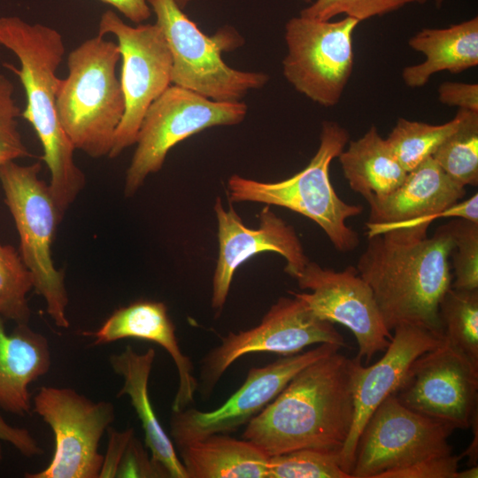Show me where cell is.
<instances>
[{
  "label": "cell",
  "mask_w": 478,
  "mask_h": 478,
  "mask_svg": "<svg viewBox=\"0 0 478 478\" xmlns=\"http://www.w3.org/2000/svg\"><path fill=\"white\" fill-rule=\"evenodd\" d=\"M321 343L342 347L344 339L334 323L317 317L301 299L281 297L259 324L247 330L230 332L204 356L197 389L203 398L209 397L227 369L244 355L272 352L290 356L307 346Z\"/></svg>",
  "instance_id": "obj_11"
},
{
  "label": "cell",
  "mask_w": 478,
  "mask_h": 478,
  "mask_svg": "<svg viewBox=\"0 0 478 478\" xmlns=\"http://www.w3.org/2000/svg\"><path fill=\"white\" fill-rule=\"evenodd\" d=\"M436 6L439 8L444 0H435Z\"/></svg>",
  "instance_id": "obj_44"
},
{
  "label": "cell",
  "mask_w": 478,
  "mask_h": 478,
  "mask_svg": "<svg viewBox=\"0 0 478 478\" xmlns=\"http://www.w3.org/2000/svg\"><path fill=\"white\" fill-rule=\"evenodd\" d=\"M34 288L31 272L11 245L0 244V316L27 324L30 309L27 295Z\"/></svg>",
  "instance_id": "obj_29"
},
{
  "label": "cell",
  "mask_w": 478,
  "mask_h": 478,
  "mask_svg": "<svg viewBox=\"0 0 478 478\" xmlns=\"http://www.w3.org/2000/svg\"><path fill=\"white\" fill-rule=\"evenodd\" d=\"M267 478H351L338 452L305 448L269 456Z\"/></svg>",
  "instance_id": "obj_30"
},
{
  "label": "cell",
  "mask_w": 478,
  "mask_h": 478,
  "mask_svg": "<svg viewBox=\"0 0 478 478\" xmlns=\"http://www.w3.org/2000/svg\"><path fill=\"white\" fill-rule=\"evenodd\" d=\"M351 189L367 197H383L405 181L407 173L375 126L337 157Z\"/></svg>",
  "instance_id": "obj_25"
},
{
  "label": "cell",
  "mask_w": 478,
  "mask_h": 478,
  "mask_svg": "<svg viewBox=\"0 0 478 478\" xmlns=\"http://www.w3.org/2000/svg\"><path fill=\"white\" fill-rule=\"evenodd\" d=\"M443 339L478 365V289L451 286L438 306Z\"/></svg>",
  "instance_id": "obj_26"
},
{
  "label": "cell",
  "mask_w": 478,
  "mask_h": 478,
  "mask_svg": "<svg viewBox=\"0 0 478 478\" xmlns=\"http://www.w3.org/2000/svg\"><path fill=\"white\" fill-rule=\"evenodd\" d=\"M338 351L299 371L246 424L243 438L267 456L305 448L340 453L353 420L355 358Z\"/></svg>",
  "instance_id": "obj_1"
},
{
  "label": "cell",
  "mask_w": 478,
  "mask_h": 478,
  "mask_svg": "<svg viewBox=\"0 0 478 478\" xmlns=\"http://www.w3.org/2000/svg\"><path fill=\"white\" fill-rule=\"evenodd\" d=\"M299 1H303L305 3H310L311 2V0H299Z\"/></svg>",
  "instance_id": "obj_45"
},
{
  "label": "cell",
  "mask_w": 478,
  "mask_h": 478,
  "mask_svg": "<svg viewBox=\"0 0 478 478\" xmlns=\"http://www.w3.org/2000/svg\"><path fill=\"white\" fill-rule=\"evenodd\" d=\"M318 344L303 353L285 356L262 367H252L242 386L220 407L209 412L187 409L173 412L171 436L177 447L214 434H227L247 424L270 404L289 382L309 364L340 350Z\"/></svg>",
  "instance_id": "obj_15"
},
{
  "label": "cell",
  "mask_w": 478,
  "mask_h": 478,
  "mask_svg": "<svg viewBox=\"0 0 478 478\" xmlns=\"http://www.w3.org/2000/svg\"><path fill=\"white\" fill-rule=\"evenodd\" d=\"M457 129L437 148L432 158L456 182L466 187L478 182V112L459 109Z\"/></svg>",
  "instance_id": "obj_27"
},
{
  "label": "cell",
  "mask_w": 478,
  "mask_h": 478,
  "mask_svg": "<svg viewBox=\"0 0 478 478\" xmlns=\"http://www.w3.org/2000/svg\"><path fill=\"white\" fill-rule=\"evenodd\" d=\"M177 448L188 478H267L269 456L243 438L214 434Z\"/></svg>",
  "instance_id": "obj_24"
},
{
  "label": "cell",
  "mask_w": 478,
  "mask_h": 478,
  "mask_svg": "<svg viewBox=\"0 0 478 478\" xmlns=\"http://www.w3.org/2000/svg\"><path fill=\"white\" fill-rule=\"evenodd\" d=\"M0 45L19 59L20 68L4 64L19 78L27 105L21 117L34 127L50 173V190L64 214L85 185V176L74 160V148L57 115L56 101L61 79L57 70L65 55L62 35L49 26L30 24L17 16L0 18Z\"/></svg>",
  "instance_id": "obj_3"
},
{
  "label": "cell",
  "mask_w": 478,
  "mask_h": 478,
  "mask_svg": "<svg viewBox=\"0 0 478 478\" xmlns=\"http://www.w3.org/2000/svg\"><path fill=\"white\" fill-rule=\"evenodd\" d=\"M359 21L318 20L299 15L285 25L286 80L299 93L325 107L337 104L353 69L352 35Z\"/></svg>",
  "instance_id": "obj_9"
},
{
  "label": "cell",
  "mask_w": 478,
  "mask_h": 478,
  "mask_svg": "<svg viewBox=\"0 0 478 478\" xmlns=\"http://www.w3.org/2000/svg\"><path fill=\"white\" fill-rule=\"evenodd\" d=\"M155 356L156 351L152 348L138 353L129 345L120 353L111 356L112 370L123 379L117 397H129L141 422L145 446L151 453L153 463L166 477L188 478L173 443L163 429L150 403L148 385Z\"/></svg>",
  "instance_id": "obj_21"
},
{
  "label": "cell",
  "mask_w": 478,
  "mask_h": 478,
  "mask_svg": "<svg viewBox=\"0 0 478 478\" xmlns=\"http://www.w3.org/2000/svg\"><path fill=\"white\" fill-rule=\"evenodd\" d=\"M94 344H104L123 338L156 343L171 356L179 376V385L172 409L179 412L193 403L198 389L191 359L181 350L167 308L162 302L141 300L117 309L95 332Z\"/></svg>",
  "instance_id": "obj_19"
},
{
  "label": "cell",
  "mask_w": 478,
  "mask_h": 478,
  "mask_svg": "<svg viewBox=\"0 0 478 478\" xmlns=\"http://www.w3.org/2000/svg\"><path fill=\"white\" fill-rule=\"evenodd\" d=\"M478 466H469L468 468L462 471H457L454 478H477Z\"/></svg>",
  "instance_id": "obj_42"
},
{
  "label": "cell",
  "mask_w": 478,
  "mask_h": 478,
  "mask_svg": "<svg viewBox=\"0 0 478 478\" xmlns=\"http://www.w3.org/2000/svg\"><path fill=\"white\" fill-rule=\"evenodd\" d=\"M247 105L223 102L170 85L148 108L136 136V148L127 170L124 192L133 196L146 178L158 172L168 151L178 143L206 128L241 123Z\"/></svg>",
  "instance_id": "obj_8"
},
{
  "label": "cell",
  "mask_w": 478,
  "mask_h": 478,
  "mask_svg": "<svg viewBox=\"0 0 478 478\" xmlns=\"http://www.w3.org/2000/svg\"><path fill=\"white\" fill-rule=\"evenodd\" d=\"M439 101L449 106L478 112V84L444 81L438 87Z\"/></svg>",
  "instance_id": "obj_37"
},
{
  "label": "cell",
  "mask_w": 478,
  "mask_h": 478,
  "mask_svg": "<svg viewBox=\"0 0 478 478\" xmlns=\"http://www.w3.org/2000/svg\"><path fill=\"white\" fill-rule=\"evenodd\" d=\"M108 431V445L99 477H116L117 469L120 459L127 449L130 439L134 436V428L124 431H116L113 428Z\"/></svg>",
  "instance_id": "obj_38"
},
{
  "label": "cell",
  "mask_w": 478,
  "mask_h": 478,
  "mask_svg": "<svg viewBox=\"0 0 478 478\" xmlns=\"http://www.w3.org/2000/svg\"><path fill=\"white\" fill-rule=\"evenodd\" d=\"M120 60L118 43L97 35L69 52L68 74L59 84L58 121L74 150L94 158L109 155L125 112Z\"/></svg>",
  "instance_id": "obj_4"
},
{
  "label": "cell",
  "mask_w": 478,
  "mask_h": 478,
  "mask_svg": "<svg viewBox=\"0 0 478 478\" xmlns=\"http://www.w3.org/2000/svg\"><path fill=\"white\" fill-rule=\"evenodd\" d=\"M162 30L172 60V83L215 101H240L250 90L268 81L265 73L241 71L221 58L241 44L240 35L229 27L214 35L203 33L175 0H147Z\"/></svg>",
  "instance_id": "obj_6"
},
{
  "label": "cell",
  "mask_w": 478,
  "mask_h": 478,
  "mask_svg": "<svg viewBox=\"0 0 478 478\" xmlns=\"http://www.w3.org/2000/svg\"><path fill=\"white\" fill-rule=\"evenodd\" d=\"M463 454L429 457L412 464L385 472L379 478H454Z\"/></svg>",
  "instance_id": "obj_35"
},
{
  "label": "cell",
  "mask_w": 478,
  "mask_h": 478,
  "mask_svg": "<svg viewBox=\"0 0 478 478\" xmlns=\"http://www.w3.org/2000/svg\"><path fill=\"white\" fill-rule=\"evenodd\" d=\"M113 6L127 19L135 24H141L151 15V9L147 0H100Z\"/></svg>",
  "instance_id": "obj_40"
},
{
  "label": "cell",
  "mask_w": 478,
  "mask_h": 478,
  "mask_svg": "<svg viewBox=\"0 0 478 478\" xmlns=\"http://www.w3.org/2000/svg\"><path fill=\"white\" fill-rule=\"evenodd\" d=\"M349 138L348 131L338 123L323 122L319 148L302 171L275 182L233 174L227 181L230 201L277 205L300 213L319 225L337 251H353L359 239L346 221L360 214L363 208L343 201L329 179V166L343 150Z\"/></svg>",
  "instance_id": "obj_5"
},
{
  "label": "cell",
  "mask_w": 478,
  "mask_h": 478,
  "mask_svg": "<svg viewBox=\"0 0 478 478\" xmlns=\"http://www.w3.org/2000/svg\"><path fill=\"white\" fill-rule=\"evenodd\" d=\"M295 279L300 289L310 292L289 293L317 317L348 328L358 342V358L367 363L387 349L392 334L383 322L372 289L356 267L348 266L337 272L309 260Z\"/></svg>",
  "instance_id": "obj_16"
},
{
  "label": "cell",
  "mask_w": 478,
  "mask_h": 478,
  "mask_svg": "<svg viewBox=\"0 0 478 478\" xmlns=\"http://www.w3.org/2000/svg\"><path fill=\"white\" fill-rule=\"evenodd\" d=\"M34 412L50 427L55 450L48 466L27 478H98L99 441L114 420L112 403L93 402L68 388L42 387Z\"/></svg>",
  "instance_id": "obj_12"
},
{
  "label": "cell",
  "mask_w": 478,
  "mask_h": 478,
  "mask_svg": "<svg viewBox=\"0 0 478 478\" xmlns=\"http://www.w3.org/2000/svg\"><path fill=\"white\" fill-rule=\"evenodd\" d=\"M112 35L120 51V85L125 112L116 130L109 158L134 145L150 105L171 85L173 60L160 27L155 24H126L113 11L104 12L98 35Z\"/></svg>",
  "instance_id": "obj_10"
},
{
  "label": "cell",
  "mask_w": 478,
  "mask_h": 478,
  "mask_svg": "<svg viewBox=\"0 0 478 478\" xmlns=\"http://www.w3.org/2000/svg\"><path fill=\"white\" fill-rule=\"evenodd\" d=\"M13 92L12 82L0 73V165L30 156L18 128L21 111Z\"/></svg>",
  "instance_id": "obj_33"
},
{
  "label": "cell",
  "mask_w": 478,
  "mask_h": 478,
  "mask_svg": "<svg viewBox=\"0 0 478 478\" xmlns=\"http://www.w3.org/2000/svg\"><path fill=\"white\" fill-rule=\"evenodd\" d=\"M443 217L461 218L474 222H478V194L475 193L470 198L456 203L444 211L419 217L406 221L388 223V224H370L366 223L367 237L383 234L394 230H405L427 235L429 224L436 219Z\"/></svg>",
  "instance_id": "obj_34"
},
{
  "label": "cell",
  "mask_w": 478,
  "mask_h": 478,
  "mask_svg": "<svg viewBox=\"0 0 478 478\" xmlns=\"http://www.w3.org/2000/svg\"><path fill=\"white\" fill-rule=\"evenodd\" d=\"M460 112L450 121L432 125L399 118L386 138L393 154L406 172L432 157L460 122Z\"/></svg>",
  "instance_id": "obj_28"
},
{
  "label": "cell",
  "mask_w": 478,
  "mask_h": 478,
  "mask_svg": "<svg viewBox=\"0 0 478 478\" xmlns=\"http://www.w3.org/2000/svg\"><path fill=\"white\" fill-rule=\"evenodd\" d=\"M428 0H315L300 12V15L318 20H330L345 15L363 21L382 16L412 4H424Z\"/></svg>",
  "instance_id": "obj_32"
},
{
  "label": "cell",
  "mask_w": 478,
  "mask_h": 478,
  "mask_svg": "<svg viewBox=\"0 0 478 478\" xmlns=\"http://www.w3.org/2000/svg\"><path fill=\"white\" fill-rule=\"evenodd\" d=\"M465 194V187L429 157L408 172L403 183L391 193L365 198L370 207L366 223H396L436 214L458 203Z\"/></svg>",
  "instance_id": "obj_20"
},
{
  "label": "cell",
  "mask_w": 478,
  "mask_h": 478,
  "mask_svg": "<svg viewBox=\"0 0 478 478\" xmlns=\"http://www.w3.org/2000/svg\"><path fill=\"white\" fill-rule=\"evenodd\" d=\"M219 256L212 280V307L222 310L237 267L254 255L272 251L286 260L285 272L296 278L309 262L294 228L266 205L258 228L246 227L234 207L226 210L220 197L214 204Z\"/></svg>",
  "instance_id": "obj_17"
},
{
  "label": "cell",
  "mask_w": 478,
  "mask_h": 478,
  "mask_svg": "<svg viewBox=\"0 0 478 478\" xmlns=\"http://www.w3.org/2000/svg\"><path fill=\"white\" fill-rule=\"evenodd\" d=\"M116 477H166L149 459L141 442L133 436L119 464Z\"/></svg>",
  "instance_id": "obj_36"
},
{
  "label": "cell",
  "mask_w": 478,
  "mask_h": 478,
  "mask_svg": "<svg viewBox=\"0 0 478 478\" xmlns=\"http://www.w3.org/2000/svg\"><path fill=\"white\" fill-rule=\"evenodd\" d=\"M41 168L40 162L21 166L9 161L0 165V183L19 235V254L32 274L34 289L43 297L55 324L67 328L68 296L64 274L56 269L51 257V245L63 214L49 185L38 177Z\"/></svg>",
  "instance_id": "obj_7"
},
{
  "label": "cell",
  "mask_w": 478,
  "mask_h": 478,
  "mask_svg": "<svg viewBox=\"0 0 478 478\" xmlns=\"http://www.w3.org/2000/svg\"><path fill=\"white\" fill-rule=\"evenodd\" d=\"M408 43L426 59L405 67L402 78L408 87H422L438 72L458 73L478 65V18L445 28H423Z\"/></svg>",
  "instance_id": "obj_23"
},
{
  "label": "cell",
  "mask_w": 478,
  "mask_h": 478,
  "mask_svg": "<svg viewBox=\"0 0 478 478\" xmlns=\"http://www.w3.org/2000/svg\"><path fill=\"white\" fill-rule=\"evenodd\" d=\"M0 441L12 444L21 454L27 457L41 455L42 450L30 435L28 430L10 425L0 412ZM3 459L0 443V464Z\"/></svg>",
  "instance_id": "obj_39"
},
{
  "label": "cell",
  "mask_w": 478,
  "mask_h": 478,
  "mask_svg": "<svg viewBox=\"0 0 478 478\" xmlns=\"http://www.w3.org/2000/svg\"><path fill=\"white\" fill-rule=\"evenodd\" d=\"M477 412L474 413V416L473 418V421H472V424H471V427H473V429H474V438H473V441L471 442L469 447H467V449L462 453L463 456H467L468 458V462H467V465L468 466H477V457H478V440H477V436H478V419H477Z\"/></svg>",
  "instance_id": "obj_41"
},
{
  "label": "cell",
  "mask_w": 478,
  "mask_h": 478,
  "mask_svg": "<svg viewBox=\"0 0 478 478\" xmlns=\"http://www.w3.org/2000/svg\"><path fill=\"white\" fill-rule=\"evenodd\" d=\"M393 331L383 356L374 364L364 366L361 358H355L353 420L339 453L341 466L350 475L358 436L371 414L385 398L397 391L412 362L443 341L439 335L415 325H399Z\"/></svg>",
  "instance_id": "obj_18"
},
{
  "label": "cell",
  "mask_w": 478,
  "mask_h": 478,
  "mask_svg": "<svg viewBox=\"0 0 478 478\" xmlns=\"http://www.w3.org/2000/svg\"><path fill=\"white\" fill-rule=\"evenodd\" d=\"M454 430L390 395L374 411L358 436L351 478H379L418 460L451 453L448 438Z\"/></svg>",
  "instance_id": "obj_13"
},
{
  "label": "cell",
  "mask_w": 478,
  "mask_h": 478,
  "mask_svg": "<svg viewBox=\"0 0 478 478\" xmlns=\"http://www.w3.org/2000/svg\"><path fill=\"white\" fill-rule=\"evenodd\" d=\"M0 316V408L24 415L30 411L28 385L50 366L49 343L27 324L5 330Z\"/></svg>",
  "instance_id": "obj_22"
},
{
  "label": "cell",
  "mask_w": 478,
  "mask_h": 478,
  "mask_svg": "<svg viewBox=\"0 0 478 478\" xmlns=\"http://www.w3.org/2000/svg\"><path fill=\"white\" fill-rule=\"evenodd\" d=\"M191 0H175L180 8H183L190 2Z\"/></svg>",
  "instance_id": "obj_43"
},
{
  "label": "cell",
  "mask_w": 478,
  "mask_h": 478,
  "mask_svg": "<svg viewBox=\"0 0 478 478\" xmlns=\"http://www.w3.org/2000/svg\"><path fill=\"white\" fill-rule=\"evenodd\" d=\"M449 225L454 241L451 287L478 289V222L455 218Z\"/></svg>",
  "instance_id": "obj_31"
},
{
  "label": "cell",
  "mask_w": 478,
  "mask_h": 478,
  "mask_svg": "<svg viewBox=\"0 0 478 478\" xmlns=\"http://www.w3.org/2000/svg\"><path fill=\"white\" fill-rule=\"evenodd\" d=\"M392 395L418 413L466 429L477 412L478 365L443 341L412 362Z\"/></svg>",
  "instance_id": "obj_14"
},
{
  "label": "cell",
  "mask_w": 478,
  "mask_h": 478,
  "mask_svg": "<svg viewBox=\"0 0 478 478\" xmlns=\"http://www.w3.org/2000/svg\"><path fill=\"white\" fill-rule=\"evenodd\" d=\"M453 249L449 222L431 237L405 230L367 237L356 268L372 289L389 331L410 324L443 338L438 306L451 286Z\"/></svg>",
  "instance_id": "obj_2"
}]
</instances>
